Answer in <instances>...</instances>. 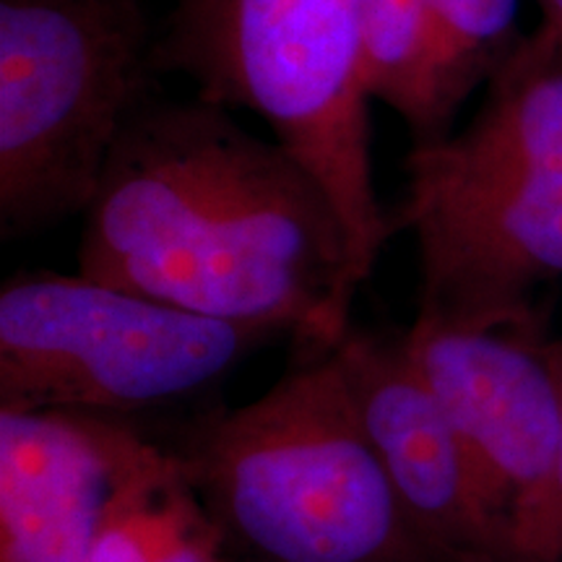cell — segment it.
<instances>
[{"instance_id": "cell-1", "label": "cell", "mask_w": 562, "mask_h": 562, "mask_svg": "<svg viewBox=\"0 0 562 562\" xmlns=\"http://www.w3.org/2000/svg\"><path fill=\"white\" fill-rule=\"evenodd\" d=\"M79 271L313 351L349 334L362 286L331 199L284 146L229 110L157 91L83 214Z\"/></svg>"}, {"instance_id": "cell-2", "label": "cell", "mask_w": 562, "mask_h": 562, "mask_svg": "<svg viewBox=\"0 0 562 562\" xmlns=\"http://www.w3.org/2000/svg\"><path fill=\"white\" fill-rule=\"evenodd\" d=\"M419 315L510 318L562 277V45L533 30L461 131L404 159Z\"/></svg>"}, {"instance_id": "cell-3", "label": "cell", "mask_w": 562, "mask_h": 562, "mask_svg": "<svg viewBox=\"0 0 562 562\" xmlns=\"http://www.w3.org/2000/svg\"><path fill=\"white\" fill-rule=\"evenodd\" d=\"M182 474L243 562H432L406 524L334 349L199 422Z\"/></svg>"}, {"instance_id": "cell-4", "label": "cell", "mask_w": 562, "mask_h": 562, "mask_svg": "<svg viewBox=\"0 0 562 562\" xmlns=\"http://www.w3.org/2000/svg\"><path fill=\"white\" fill-rule=\"evenodd\" d=\"M151 63L269 125L331 199L364 284L393 220L372 175L362 0H178Z\"/></svg>"}, {"instance_id": "cell-5", "label": "cell", "mask_w": 562, "mask_h": 562, "mask_svg": "<svg viewBox=\"0 0 562 562\" xmlns=\"http://www.w3.org/2000/svg\"><path fill=\"white\" fill-rule=\"evenodd\" d=\"M144 0H0V232L87 209L131 115L157 91Z\"/></svg>"}, {"instance_id": "cell-6", "label": "cell", "mask_w": 562, "mask_h": 562, "mask_svg": "<svg viewBox=\"0 0 562 562\" xmlns=\"http://www.w3.org/2000/svg\"><path fill=\"white\" fill-rule=\"evenodd\" d=\"M273 336L81 271L21 273L0 290V409H146L206 389Z\"/></svg>"}, {"instance_id": "cell-7", "label": "cell", "mask_w": 562, "mask_h": 562, "mask_svg": "<svg viewBox=\"0 0 562 562\" xmlns=\"http://www.w3.org/2000/svg\"><path fill=\"white\" fill-rule=\"evenodd\" d=\"M404 347L472 456L518 562H562V389L537 307L482 321L417 315Z\"/></svg>"}, {"instance_id": "cell-8", "label": "cell", "mask_w": 562, "mask_h": 562, "mask_svg": "<svg viewBox=\"0 0 562 562\" xmlns=\"http://www.w3.org/2000/svg\"><path fill=\"white\" fill-rule=\"evenodd\" d=\"M172 463L117 414L0 409V562H87Z\"/></svg>"}, {"instance_id": "cell-9", "label": "cell", "mask_w": 562, "mask_h": 562, "mask_svg": "<svg viewBox=\"0 0 562 562\" xmlns=\"http://www.w3.org/2000/svg\"><path fill=\"white\" fill-rule=\"evenodd\" d=\"M336 355L398 508L432 562H518L472 456L406 355L404 334L349 328Z\"/></svg>"}, {"instance_id": "cell-10", "label": "cell", "mask_w": 562, "mask_h": 562, "mask_svg": "<svg viewBox=\"0 0 562 562\" xmlns=\"http://www.w3.org/2000/svg\"><path fill=\"white\" fill-rule=\"evenodd\" d=\"M87 562H229V554L175 459L110 524Z\"/></svg>"}, {"instance_id": "cell-11", "label": "cell", "mask_w": 562, "mask_h": 562, "mask_svg": "<svg viewBox=\"0 0 562 562\" xmlns=\"http://www.w3.org/2000/svg\"><path fill=\"white\" fill-rule=\"evenodd\" d=\"M362 24L372 102L389 104L417 146L427 131L432 70L430 0H362Z\"/></svg>"}, {"instance_id": "cell-12", "label": "cell", "mask_w": 562, "mask_h": 562, "mask_svg": "<svg viewBox=\"0 0 562 562\" xmlns=\"http://www.w3.org/2000/svg\"><path fill=\"white\" fill-rule=\"evenodd\" d=\"M537 3L542 11V24L537 26V32L562 45V0H537Z\"/></svg>"}, {"instance_id": "cell-13", "label": "cell", "mask_w": 562, "mask_h": 562, "mask_svg": "<svg viewBox=\"0 0 562 562\" xmlns=\"http://www.w3.org/2000/svg\"><path fill=\"white\" fill-rule=\"evenodd\" d=\"M554 362H558V375H560V389H562V339H554Z\"/></svg>"}, {"instance_id": "cell-14", "label": "cell", "mask_w": 562, "mask_h": 562, "mask_svg": "<svg viewBox=\"0 0 562 562\" xmlns=\"http://www.w3.org/2000/svg\"><path fill=\"white\" fill-rule=\"evenodd\" d=\"M229 562H240V560H235V558H229Z\"/></svg>"}]
</instances>
